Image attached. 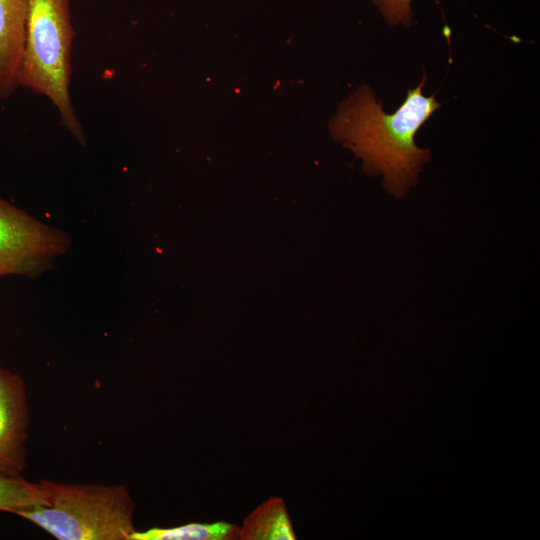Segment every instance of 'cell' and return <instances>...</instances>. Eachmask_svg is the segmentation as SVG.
<instances>
[{
  "label": "cell",
  "mask_w": 540,
  "mask_h": 540,
  "mask_svg": "<svg viewBox=\"0 0 540 540\" xmlns=\"http://www.w3.org/2000/svg\"><path fill=\"white\" fill-rule=\"evenodd\" d=\"M240 527L227 523H188L185 525L146 531L136 530L129 540H235L239 539Z\"/></svg>",
  "instance_id": "ba28073f"
},
{
  "label": "cell",
  "mask_w": 540,
  "mask_h": 540,
  "mask_svg": "<svg viewBox=\"0 0 540 540\" xmlns=\"http://www.w3.org/2000/svg\"><path fill=\"white\" fill-rule=\"evenodd\" d=\"M29 0H0V99L19 87Z\"/></svg>",
  "instance_id": "8992f818"
},
{
  "label": "cell",
  "mask_w": 540,
  "mask_h": 540,
  "mask_svg": "<svg viewBox=\"0 0 540 540\" xmlns=\"http://www.w3.org/2000/svg\"><path fill=\"white\" fill-rule=\"evenodd\" d=\"M71 245L62 230L50 227L0 197V277L35 278L50 270Z\"/></svg>",
  "instance_id": "277c9868"
},
{
  "label": "cell",
  "mask_w": 540,
  "mask_h": 540,
  "mask_svg": "<svg viewBox=\"0 0 540 540\" xmlns=\"http://www.w3.org/2000/svg\"><path fill=\"white\" fill-rule=\"evenodd\" d=\"M45 503L15 511L59 540H129L134 502L125 485L40 481Z\"/></svg>",
  "instance_id": "7a4b0ae2"
},
{
  "label": "cell",
  "mask_w": 540,
  "mask_h": 540,
  "mask_svg": "<svg viewBox=\"0 0 540 540\" xmlns=\"http://www.w3.org/2000/svg\"><path fill=\"white\" fill-rule=\"evenodd\" d=\"M384 19L393 25L409 26L412 20L411 0H373Z\"/></svg>",
  "instance_id": "30bf717a"
},
{
  "label": "cell",
  "mask_w": 540,
  "mask_h": 540,
  "mask_svg": "<svg viewBox=\"0 0 540 540\" xmlns=\"http://www.w3.org/2000/svg\"><path fill=\"white\" fill-rule=\"evenodd\" d=\"M424 83L425 77L392 114L384 112L365 88L349 101L334 124L335 132L364 159L367 171L382 174L385 188L397 196L416 182L420 166L430 157L414 140L419 128L440 107L434 95H423Z\"/></svg>",
  "instance_id": "6da1fadb"
},
{
  "label": "cell",
  "mask_w": 540,
  "mask_h": 540,
  "mask_svg": "<svg viewBox=\"0 0 540 540\" xmlns=\"http://www.w3.org/2000/svg\"><path fill=\"white\" fill-rule=\"evenodd\" d=\"M71 0H29L19 87L45 96L60 123L82 145L86 136L70 97L71 49L75 32Z\"/></svg>",
  "instance_id": "3957f363"
},
{
  "label": "cell",
  "mask_w": 540,
  "mask_h": 540,
  "mask_svg": "<svg viewBox=\"0 0 540 540\" xmlns=\"http://www.w3.org/2000/svg\"><path fill=\"white\" fill-rule=\"evenodd\" d=\"M45 498L41 482H30L21 474L0 472V511L14 513L20 509L44 504Z\"/></svg>",
  "instance_id": "9c48e42d"
},
{
  "label": "cell",
  "mask_w": 540,
  "mask_h": 540,
  "mask_svg": "<svg viewBox=\"0 0 540 540\" xmlns=\"http://www.w3.org/2000/svg\"><path fill=\"white\" fill-rule=\"evenodd\" d=\"M284 500L272 497L251 512L240 527L239 540H295Z\"/></svg>",
  "instance_id": "52a82bcc"
},
{
  "label": "cell",
  "mask_w": 540,
  "mask_h": 540,
  "mask_svg": "<svg viewBox=\"0 0 540 540\" xmlns=\"http://www.w3.org/2000/svg\"><path fill=\"white\" fill-rule=\"evenodd\" d=\"M29 407L20 375L0 367V472L20 475L27 467Z\"/></svg>",
  "instance_id": "5b68a950"
}]
</instances>
